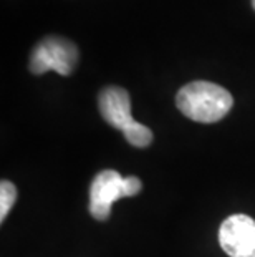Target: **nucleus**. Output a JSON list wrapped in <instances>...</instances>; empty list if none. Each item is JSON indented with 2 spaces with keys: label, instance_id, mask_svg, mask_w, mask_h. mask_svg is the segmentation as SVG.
Masks as SVG:
<instances>
[{
  "label": "nucleus",
  "instance_id": "obj_7",
  "mask_svg": "<svg viewBox=\"0 0 255 257\" xmlns=\"http://www.w3.org/2000/svg\"><path fill=\"white\" fill-rule=\"evenodd\" d=\"M252 7H253V10H255V0H252Z\"/></svg>",
  "mask_w": 255,
  "mask_h": 257
},
{
  "label": "nucleus",
  "instance_id": "obj_6",
  "mask_svg": "<svg viewBox=\"0 0 255 257\" xmlns=\"http://www.w3.org/2000/svg\"><path fill=\"white\" fill-rule=\"evenodd\" d=\"M15 199H17V188H15L14 183L10 181H4L0 183V221H5V217L12 209V206L15 204Z\"/></svg>",
  "mask_w": 255,
  "mask_h": 257
},
{
  "label": "nucleus",
  "instance_id": "obj_5",
  "mask_svg": "<svg viewBox=\"0 0 255 257\" xmlns=\"http://www.w3.org/2000/svg\"><path fill=\"white\" fill-rule=\"evenodd\" d=\"M219 244L229 257H255V221L234 214L220 224Z\"/></svg>",
  "mask_w": 255,
  "mask_h": 257
},
{
  "label": "nucleus",
  "instance_id": "obj_1",
  "mask_svg": "<svg viewBox=\"0 0 255 257\" xmlns=\"http://www.w3.org/2000/svg\"><path fill=\"white\" fill-rule=\"evenodd\" d=\"M179 111L197 123H215L232 110L234 98L220 85L192 81L184 85L176 96Z\"/></svg>",
  "mask_w": 255,
  "mask_h": 257
},
{
  "label": "nucleus",
  "instance_id": "obj_3",
  "mask_svg": "<svg viewBox=\"0 0 255 257\" xmlns=\"http://www.w3.org/2000/svg\"><path fill=\"white\" fill-rule=\"evenodd\" d=\"M143 184L136 176L123 178L115 169L98 173L90 188V212L95 219L106 221L110 217L113 202L121 198L136 196Z\"/></svg>",
  "mask_w": 255,
  "mask_h": 257
},
{
  "label": "nucleus",
  "instance_id": "obj_2",
  "mask_svg": "<svg viewBox=\"0 0 255 257\" xmlns=\"http://www.w3.org/2000/svg\"><path fill=\"white\" fill-rule=\"evenodd\" d=\"M98 108L105 121L123 131L129 145L146 148L153 143V131L141 124L131 114L129 93L119 86H108L98 96Z\"/></svg>",
  "mask_w": 255,
  "mask_h": 257
},
{
  "label": "nucleus",
  "instance_id": "obj_4",
  "mask_svg": "<svg viewBox=\"0 0 255 257\" xmlns=\"http://www.w3.org/2000/svg\"><path fill=\"white\" fill-rule=\"evenodd\" d=\"M78 48L63 37H47L34 48L30 57V72L42 75L53 70L63 76L73 73L78 63Z\"/></svg>",
  "mask_w": 255,
  "mask_h": 257
}]
</instances>
